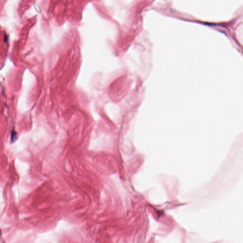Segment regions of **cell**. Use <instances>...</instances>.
<instances>
[{"mask_svg": "<svg viewBox=\"0 0 243 243\" xmlns=\"http://www.w3.org/2000/svg\"><path fill=\"white\" fill-rule=\"evenodd\" d=\"M16 136H17V133L16 132L13 131L11 133V140L13 142L16 140Z\"/></svg>", "mask_w": 243, "mask_h": 243, "instance_id": "6da1fadb", "label": "cell"}]
</instances>
